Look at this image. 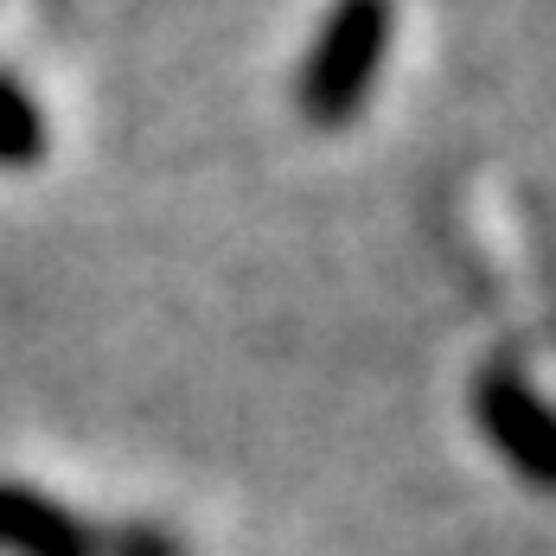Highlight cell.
<instances>
[{"mask_svg": "<svg viewBox=\"0 0 556 556\" xmlns=\"http://www.w3.org/2000/svg\"><path fill=\"white\" fill-rule=\"evenodd\" d=\"M390 39H396V0H333L294 84L301 115L314 128H345L371 97Z\"/></svg>", "mask_w": 556, "mask_h": 556, "instance_id": "1", "label": "cell"}, {"mask_svg": "<svg viewBox=\"0 0 556 556\" xmlns=\"http://www.w3.org/2000/svg\"><path fill=\"white\" fill-rule=\"evenodd\" d=\"M473 416L486 442L518 467V480L556 486V403L518 365H486L473 384Z\"/></svg>", "mask_w": 556, "mask_h": 556, "instance_id": "2", "label": "cell"}, {"mask_svg": "<svg viewBox=\"0 0 556 556\" xmlns=\"http://www.w3.org/2000/svg\"><path fill=\"white\" fill-rule=\"evenodd\" d=\"M0 556H103V538L52 493L0 480Z\"/></svg>", "mask_w": 556, "mask_h": 556, "instance_id": "3", "label": "cell"}, {"mask_svg": "<svg viewBox=\"0 0 556 556\" xmlns=\"http://www.w3.org/2000/svg\"><path fill=\"white\" fill-rule=\"evenodd\" d=\"M103 556H186V544L167 538L161 525H128V531L103 538Z\"/></svg>", "mask_w": 556, "mask_h": 556, "instance_id": "5", "label": "cell"}, {"mask_svg": "<svg viewBox=\"0 0 556 556\" xmlns=\"http://www.w3.org/2000/svg\"><path fill=\"white\" fill-rule=\"evenodd\" d=\"M46 161V115H39V97L0 71V173L39 167Z\"/></svg>", "mask_w": 556, "mask_h": 556, "instance_id": "4", "label": "cell"}]
</instances>
